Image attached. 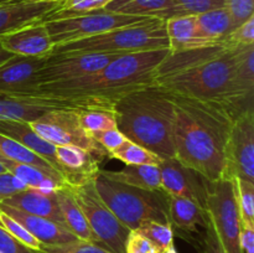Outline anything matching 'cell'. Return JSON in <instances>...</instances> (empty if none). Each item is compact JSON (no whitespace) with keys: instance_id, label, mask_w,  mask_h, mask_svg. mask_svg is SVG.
<instances>
[{"instance_id":"1","label":"cell","mask_w":254,"mask_h":253,"mask_svg":"<svg viewBox=\"0 0 254 253\" xmlns=\"http://www.w3.org/2000/svg\"><path fill=\"white\" fill-rule=\"evenodd\" d=\"M174 151L184 165L208 181L223 178L225 150L235 118L222 103L174 96Z\"/></svg>"},{"instance_id":"2","label":"cell","mask_w":254,"mask_h":253,"mask_svg":"<svg viewBox=\"0 0 254 253\" xmlns=\"http://www.w3.org/2000/svg\"><path fill=\"white\" fill-rule=\"evenodd\" d=\"M169 52V49H158L119 55L96 73L72 81L39 84L31 93L64 101H84L113 109V103L121 97L156 83L158 68Z\"/></svg>"},{"instance_id":"3","label":"cell","mask_w":254,"mask_h":253,"mask_svg":"<svg viewBox=\"0 0 254 253\" xmlns=\"http://www.w3.org/2000/svg\"><path fill=\"white\" fill-rule=\"evenodd\" d=\"M174 94L158 83L129 92L113 103L117 128L161 159L174 158Z\"/></svg>"},{"instance_id":"4","label":"cell","mask_w":254,"mask_h":253,"mask_svg":"<svg viewBox=\"0 0 254 253\" xmlns=\"http://www.w3.org/2000/svg\"><path fill=\"white\" fill-rule=\"evenodd\" d=\"M241 49L231 47L184 71L161 77L156 79V83L174 96L216 102L228 107L232 94L233 71Z\"/></svg>"},{"instance_id":"5","label":"cell","mask_w":254,"mask_h":253,"mask_svg":"<svg viewBox=\"0 0 254 253\" xmlns=\"http://www.w3.org/2000/svg\"><path fill=\"white\" fill-rule=\"evenodd\" d=\"M94 186L102 201L130 231L146 221L170 223L169 196L163 190H145L114 181L101 169L94 178Z\"/></svg>"},{"instance_id":"6","label":"cell","mask_w":254,"mask_h":253,"mask_svg":"<svg viewBox=\"0 0 254 253\" xmlns=\"http://www.w3.org/2000/svg\"><path fill=\"white\" fill-rule=\"evenodd\" d=\"M169 49L164 20L121 27L104 34L54 46L51 55L62 54H130L148 50Z\"/></svg>"},{"instance_id":"7","label":"cell","mask_w":254,"mask_h":253,"mask_svg":"<svg viewBox=\"0 0 254 253\" xmlns=\"http://www.w3.org/2000/svg\"><path fill=\"white\" fill-rule=\"evenodd\" d=\"M94 178L69 185L72 192L99 245L114 253H126V242L130 230L116 217L99 197Z\"/></svg>"},{"instance_id":"8","label":"cell","mask_w":254,"mask_h":253,"mask_svg":"<svg viewBox=\"0 0 254 253\" xmlns=\"http://www.w3.org/2000/svg\"><path fill=\"white\" fill-rule=\"evenodd\" d=\"M153 20H155V17L131 16V15L116 14L101 9L69 15L60 19L46 20L42 22L49 31L54 46H57L66 42L104 34L121 27L145 24Z\"/></svg>"},{"instance_id":"9","label":"cell","mask_w":254,"mask_h":253,"mask_svg":"<svg viewBox=\"0 0 254 253\" xmlns=\"http://www.w3.org/2000/svg\"><path fill=\"white\" fill-rule=\"evenodd\" d=\"M205 210L226 253H243L240 246L241 216L233 179L210 181Z\"/></svg>"},{"instance_id":"10","label":"cell","mask_w":254,"mask_h":253,"mask_svg":"<svg viewBox=\"0 0 254 253\" xmlns=\"http://www.w3.org/2000/svg\"><path fill=\"white\" fill-rule=\"evenodd\" d=\"M79 112L78 109H50L30 122V126L52 145L78 146L102 160L108 154L81 126Z\"/></svg>"},{"instance_id":"11","label":"cell","mask_w":254,"mask_h":253,"mask_svg":"<svg viewBox=\"0 0 254 253\" xmlns=\"http://www.w3.org/2000/svg\"><path fill=\"white\" fill-rule=\"evenodd\" d=\"M225 179L254 183V112H243L235 118L225 150Z\"/></svg>"},{"instance_id":"12","label":"cell","mask_w":254,"mask_h":253,"mask_svg":"<svg viewBox=\"0 0 254 253\" xmlns=\"http://www.w3.org/2000/svg\"><path fill=\"white\" fill-rule=\"evenodd\" d=\"M123 54H62L50 55L36 72L37 86L72 81L96 73L113 59Z\"/></svg>"},{"instance_id":"13","label":"cell","mask_w":254,"mask_h":253,"mask_svg":"<svg viewBox=\"0 0 254 253\" xmlns=\"http://www.w3.org/2000/svg\"><path fill=\"white\" fill-rule=\"evenodd\" d=\"M103 108L84 101H64L50 98L35 93H0V122L19 121L30 122L39 118L50 109H83Z\"/></svg>"},{"instance_id":"14","label":"cell","mask_w":254,"mask_h":253,"mask_svg":"<svg viewBox=\"0 0 254 253\" xmlns=\"http://www.w3.org/2000/svg\"><path fill=\"white\" fill-rule=\"evenodd\" d=\"M160 189L168 196L190 198L205 208L210 181L174 158L161 159Z\"/></svg>"},{"instance_id":"15","label":"cell","mask_w":254,"mask_h":253,"mask_svg":"<svg viewBox=\"0 0 254 253\" xmlns=\"http://www.w3.org/2000/svg\"><path fill=\"white\" fill-rule=\"evenodd\" d=\"M62 1L1 0L0 1V37L21 27L42 22L60 9Z\"/></svg>"},{"instance_id":"16","label":"cell","mask_w":254,"mask_h":253,"mask_svg":"<svg viewBox=\"0 0 254 253\" xmlns=\"http://www.w3.org/2000/svg\"><path fill=\"white\" fill-rule=\"evenodd\" d=\"M0 45L14 56L44 59L51 55L54 42L44 22L21 27L0 37Z\"/></svg>"},{"instance_id":"17","label":"cell","mask_w":254,"mask_h":253,"mask_svg":"<svg viewBox=\"0 0 254 253\" xmlns=\"http://www.w3.org/2000/svg\"><path fill=\"white\" fill-rule=\"evenodd\" d=\"M45 59L12 56L0 64V93H31L37 87L35 74Z\"/></svg>"},{"instance_id":"18","label":"cell","mask_w":254,"mask_h":253,"mask_svg":"<svg viewBox=\"0 0 254 253\" xmlns=\"http://www.w3.org/2000/svg\"><path fill=\"white\" fill-rule=\"evenodd\" d=\"M0 211L9 215L14 220L19 221L44 246L64 245V243L74 242L78 240L66 227L51 220H47V218L30 215V213L17 210V208L5 205L2 202H0Z\"/></svg>"},{"instance_id":"19","label":"cell","mask_w":254,"mask_h":253,"mask_svg":"<svg viewBox=\"0 0 254 253\" xmlns=\"http://www.w3.org/2000/svg\"><path fill=\"white\" fill-rule=\"evenodd\" d=\"M55 154L68 185L94 178L99 171V159L78 146L59 145L55 148Z\"/></svg>"},{"instance_id":"20","label":"cell","mask_w":254,"mask_h":253,"mask_svg":"<svg viewBox=\"0 0 254 253\" xmlns=\"http://www.w3.org/2000/svg\"><path fill=\"white\" fill-rule=\"evenodd\" d=\"M0 202L17 208L20 211H24L30 215L51 220L66 227L55 192L44 193L35 189L27 188L26 190L20 191Z\"/></svg>"},{"instance_id":"21","label":"cell","mask_w":254,"mask_h":253,"mask_svg":"<svg viewBox=\"0 0 254 253\" xmlns=\"http://www.w3.org/2000/svg\"><path fill=\"white\" fill-rule=\"evenodd\" d=\"M0 134H4V135L16 140L17 143L24 145L25 148L31 150L32 153L39 155L44 160H46L50 165H52V168H55L60 174H62L61 168L57 163L56 154H55L56 146L41 138L32 129L30 123L19 121H1L0 122Z\"/></svg>"},{"instance_id":"22","label":"cell","mask_w":254,"mask_h":253,"mask_svg":"<svg viewBox=\"0 0 254 253\" xmlns=\"http://www.w3.org/2000/svg\"><path fill=\"white\" fill-rule=\"evenodd\" d=\"M164 22H165L170 52H180L217 45L206 41L198 35L196 16L193 15L174 16L164 20Z\"/></svg>"},{"instance_id":"23","label":"cell","mask_w":254,"mask_h":253,"mask_svg":"<svg viewBox=\"0 0 254 253\" xmlns=\"http://www.w3.org/2000/svg\"><path fill=\"white\" fill-rule=\"evenodd\" d=\"M56 193L59 207L61 210L62 217H64V226L67 230L76 236L78 240L87 241V242L99 243L96 236L92 232L88 222L83 215V211L77 203L74 198L73 192L71 190V186L66 185L64 188H60L55 191Z\"/></svg>"},{"instance_id":"24","label":"cell","mask_w":254,"mask_h":253,"mask_svg":"<svg viewBox=\"0 0 254 253\" xmlns=\"http://www.w3.org/2000/svg\"><path fill=\"white\" fill-rule=\"evenodd\" d=\"M169 218L173 228L184 232H195L207 223L205 208L190 198L179 196H169Z\"/></svg>"},{"instance_id":"25","label":"cell","mask_w":254,"mask_h":253,"mask_svg":"<svg viewBox=\"0 0 254 253\" xmlns=\"http://www.w3.org/2000/svg\"><path fill=\"white\" fill-rule=\"evenodd\" d=\"M171 0H112L103 10L116 14L131 16L155 17L159 20L170 19Z\"/></svg>"},{"instance_id":"26","label":"cell","mask_w":254,"mask_h":253,"mask_svg":"<svg viewBox=\"0 0 254 253\" xmlns=\"http://www.w3.org/2000/svg\"><path fill=\"white\" fill-rule=\"evenodd\" d=\"M107 178L114 181L145 189V190H161L160 169L159 165H126L122 170H101Z\"/></svg>"},{"instance_id":"27","label":"cell","mask_w":254,"mask_h":253,"mask_svg":"<svg viewBox=\"0 0 254 253\" xmlns=\"http://www.w3.org/2000/svg\"><path fill=\"white\" fill-rule=\"evenodd\" d=\"M198 35L206 41L220 44L235 30L232 19L226 7L213 9L196 15Z\"/></svg>"},{"instance_id":"28","label":"cell","mask_w":254,"mask_h":253,"mask_svg":"<svg viewBox=\"0 0 254 253\" xmlns=\"http://www.w3.org/2000/svg\"><path fill=\"white\" fill-rule=\"evenodd\" d=\"M0 156H2V158L5 159H9V160L12 161L30 164V165H34L36 166V168L42 169V170L47 171V173L52 174V175L57 176V178H61L64 180V175L60 174L55 168H52V165H50L46 160H44V159L40 158L39 155L32 153L31 150L25 148L24 145L17 143L16 140L4 135V134H0Z\"/></svg>"},{"instance_id":"29","label":"cell","mask_w":254,"mask_h":253,"mask_svg":"<svg viewBox=\"0 0 254 253\" xmlns=\"http://www.w3.org/2000/svg\"><path fill=\"white\" fill-rule=\"evenodd\" d=\"M109 156L121 160L126 165H159L161 161L160 156L129 139L113 153L109 154Z\"/></svg>"},{"instance_id":"30","label":"cell","mask_w":254,"mask_h":253,"mask_svg":"<svg viewBox=\"0 0 254 253\" xmlns=\"http://www.w3.org/2000/svg\"><path fill=\"white\" fill-rule=\"evenodd\" d=\"M134 231L144 236L159 253H164L174 246V228L170 223L146 221Z\"/></svg>"},{"instance_id":"31","label":"cell","mask_w":254,"mask_h":253,"mask_svg":"<svg viewBox=\"0 0 254 253\" xmlns=\"http://www.w3.org/2000/svg\"><path fill=\"white\" fill-rule=\"evenodd\" d=\"M79 122L84 130L92 135L97 131L117 128L113 109L89 108L79 112Z\"/></svg>"},{"instance_id":"32","label":"cell","mask_w":254,"mask_h":253,"mask_svg":"<svg viewBox=\"0 0 254 253\" xmlns=\"http://www.w3.org/2000/svg\"><path fill=\"white\" fill-rule=\"evenodd\" d=\"M237 191V203L241 221L254 226V183L233 179Z\"/></svg>"},{"instance_id":"33","label":"cell","mask_w":254,"mask_h":253,"mask_svg":"<svg viewBox=\"0 0 254 253\" xmlns=\"http://www.w3.org/2000/svg\"><path fill=\"white\" fill-rule=\"evenodd\" d=\"M173 9L171 16H184V15H200L202 12L213 9L225 7V0H171Z\"/></svg>"},{"instance_id":"34","label":"cell","mask_w":254,"mask_h":253,"mask_svg":"<svg viewBox=\"0 0 254 253\" xmlns=\"http://www.w3.org/2000/svg\"><path fill=\"white\" fill-rule=\"evenodd\" d=\"M111 1L112 0H64L60 9H57L56 11L50 14L44 21H46V20L60 19V17L69 16V15L101 10Z\"/></svg>"},{"instance_id":"35","label":"cell","mask_w":254,"mask_h":253,"mask_svg":"<svg viewBox=\"0 0 254 253\" xmlns=\"http://www.w3.org/2000/svg\"><path fill=\"white\" fill-rule=\"evenodd\" d=\"M0 225L15 238V240L19 241L21 245H24L25 247L30 248V250L34 251H41L42 243L40 241H37L19 221L14 220L12 217H10L9 215L4 213L2 211H0Z\"/></svg>"},{"instance_id":"36","label":"cell","mask_w":254,"mask_h":253,"mask_svg":"<svg viewBox=\"0 0 254 253\" xmlns=\"http://www.w3.org/2000/svg\"><path fill=\"white\" fill-rule=\"evenodd\" d=\"M41 253H114L108 248L103 247L99 243L87 242V241L77 240L74 242L64 243V245L44 246L42 245Z\"/></svg>"},{"instance_id":"37","label":"cell","mask_w":254,"mask_h":253,"mask_svg":"<svg viewBox=\"0 0 254 253\" xmlns=\"http://www.w3.org/2000/svg\"><path fill=\"white\" fill-rule=\"evenodd\" d=\"M228 45L235 47L252 46L254 45V15L236 27L225 40Z\"/></svg>"},{"instance_id":"38","label":"cell","mask_w":254,"mask_h":253,"mask_svg":"<svg viewBox=\"0 0 254 253\" xmlns=\"http://www.w3.org/2000/svg\"><path fill=\"white\" fill-rule=\"evenodd\" d=\"M225 7L235 29L254 15V0H225Z\"/></svg>"},{"instance_id":"39","label":"cell","mask_w":254,"mask_h":253,"mask_svg":"<svg viewBox=\"0 0 254 253\" xmlns=\"http://www.w3.org/2000/svg\"><path fill=\"white\" fill-rule=\"evenodd\" d=\"M92 138L107 151L108 155L111 153H113L116 149H118L122 144L128 140V138L118 128L97 131V133L92 134Z\"/></svg>"},{"instance_id":"40","label":"cell","mask_w":254,"mask_h":253,"mask_svg":"<svg viewBox=\"0 0 254 253\" xmlns=\"http://www.w3.org/2000/svg\"><path fill=\"white\" fill-rule=\"evenodd\" d=\"M26 189L27 186L9 171H4L0 174V201H4L5 198L20 192V191L26 190Z\"/></svg>"},{"instance_id":"41","label":"cell","mask_w":254,"mask_h":253,"mask_svg":"<svg viewBox=\"0 0 254 253\" xmlns=\"http://www.w3.org/2000/svg\"><path fill=\"white\" fill-rule=\"evenodd\" d=\"M126 253H159L144 236L130 231L126 242Z\"/></svg>"},{"instance_id":"42","label":"cell","mask_w":254,"mask_h":253,"mask_svg":"<svg viewBox=\"0 0 254 253\" xmlns=\"http://www.w3.org/2000/svg\"><path fill=\"white\" fill-rule=\"evenodd\" d=\"M0 253H41L40 251L30 250L15 240L1 225H0Z\"/></svg>"},{"instance_id":"43","label":"cell","mask_w":254,"mask_h":253,"mask_svg":"<svg viewBox=\"0 0 254 253\" xmlns=\"http://www.w3.org/2000/svg\"><path fill=\"white\" fill-rule=\"evenodd\" d=\"M202 253H226L222 245H221L220 240H218L217 235H216V231L215 228H213L212 223L208 220V217L207 223H206L205 227V237H203L202 242Z\"/></svg>"},{"instance_id":"44","label":"cell","mask_w":254,"mask_h":253,"mask_svg":"<svg viewBox=\"0 0 254 253\" xmlns=\"http://www.w3.org/2000/svg\"><path fill=\"white\" fill-rule=\"evenodd\" d=\"M240 246L243 253H254V226L241 221Z\"/></svg>"},{"instance_id":"45","label":"cell","mask_w":254,"mask_h":253,"mask_svg":"<svg viewBox=\"0 0 254 253\" xmlns=\"http://www.w3.org/2000/svg\"><path fill=\"white\" fill-rule=\"evenodd\" d=\"M14 55H11L10 52H7L6 50L2 49V46L0 45V64L4 63L5 61H7V60L10 59V57H12Z\"/></svg>"},{"instance_id":"46","label":"cell","mask_w":254,"mask_h":253,"mask_svg":"<svg viewBox=\"0 0 254 253\" xmlns=\"http://www.w3.org/2000/svg\"><path fill=\"white\" fill-rule=\"evenodd\" d=\"M164 253H179V252H178V251H176L175 246H171V247L169 248V250H166Z\"/></svg>"},{"instance_id":"47","label":"cell","mask_w":254,"mask_h":253,"mask_svg":"<svg viewBox=\"0 0 254 253\" xmlns=\"http://www.w3.org/2000/svg\"><path fill=\"white\" fill-rule=\"evenodd\" d=\"M31 1H64V0H31Z\"/></svg>"},{"instance_id":"48","label":"cell","mask_w":254,"mask_h":253,"mask_svg":"<svg viewBox=\"0 0 254 253\" xmlns=\"http://www.w3.org/2000/svg\"><path fill=\"white\" fill-rule=\"evenodd\" d=\"M4 171H6V170H5V168H4V166L1 165V163H0V174L4 173Z\"/></svg>"},{"instance_id":"49","label":"cell","mask_w":254,"mask_h":253,"mask_svg":"<svg viewBox=\"0 0 254 253\" xmlns=\"http://www.w3.org/2000/svg\"><path fill=\"white\" fill-rule=\"evenodd\" d=\"M0 1H1V0H0Z\"/></svg>"}]
</instances>
